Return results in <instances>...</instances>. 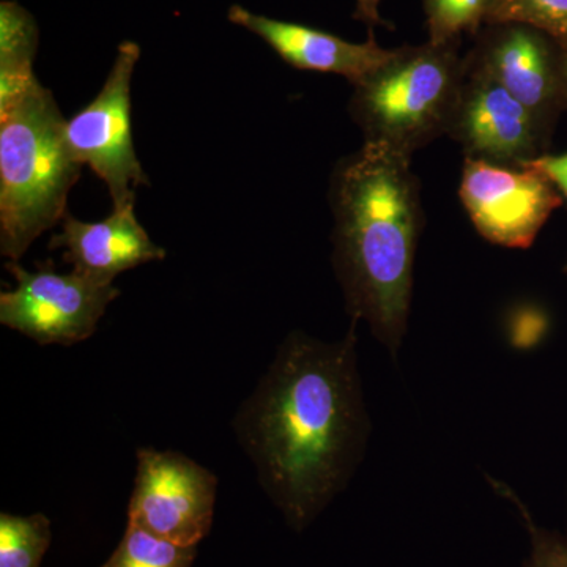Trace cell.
<instances>
[{"label":"cell","instance_id":"14","mask_svg":"<svg viewBox=\"0 0 567 567\" xmlns=\"http://www.w3.org/2000/svg\"><path fill=\"white\" fill-rule=\"evenodd\" d=\"M52 539L44 514H0V567H40Z\"/></svg>","mask_w":567,"mask_h":567},{"label":"cell","instance_id":"20","mask_svg":"<svg viewBox=\"0 0 567 567\" xmlns=\"http://www.w3.org/2000/svg\"><path fill=\"white\" fill-rule=\"evenodd\" d=\"M380 2L382 0H357V7H354V20L364 22L371 32L374 31L377 25L390 28V24L380 17Z\"/></svg>","mask_w":567,"mask_h":567},{"label":"cell","instance_id":"7","mask_svg":"<svg viewBox=\"0 0 567 567\" xmlns=\"http://www.w3.org/2000/svg\"><path fill=\"white\" fill-rule=\"evenodd\" d=\"M128 524L152 535L197 547L210 533L218 477L175 451L140 447Z\"/></svg>","mask_w":567,"mask_h":567},{"label":"cell","instance_id":"13","mask_svg":"<svg viewBox=\"0 0 567 567\" xmlns=\"http://www.w3.org/2000/svg\"><path fill=\"white\" fill-rule=\"evenodd\" d=\"M39 28L28 10L13 0L0 3V106H6L37 81L33 59Z\"/></svg>","mask_w":567,"mask_h":567},{"label":"cell","instance_id":"16","mask_svg":"<svg viewBox=\"0 0 567 567\" xmlns=\"http://www.w3.org/2000/svg\"><path fill=\"white\" fill-rule=\"evenodd\" d=\"M429 41L446 43L475 37L486 24L492 0H423Z\"/></svg>","mask_w":567,"mask_h":567},{"label":"cell","instance_id":"2","mask_svg":"<svg viewBox=\"0 0 567 567\" xmlns=\"http://www.w3.org/2000/svg\"><path fill=\"white\" fill-rule=\"evenodd\" d=\"M333 265L352 320H365L395 357L409 322L424 227L412 158L364 142L331 175Z\"/></svg>","mask_w":567,"mask_h":567},{"label":"cell","instance_id":"4","mask_svg":"<svg viewBox=\"0 0 567 567\" xmlns=\"http://www.w3.org/2000/svg\"><path fill=\"white\" fill-rule=\"evenodd\" d=\"M461 41L398 48L353 85L349 112L364 142L412 158L446 134L466 76Z\"/></svg>","mask_w":567,"mask_h":567},{"label":"cell","instance_id":"12","mask_svg":"<svg viewBox=\"0 0 567 567\" xmlns=\"http://www.w3.org/2000/svg\"><path fill=\"white\" fill-rule=\"evenodd\" d=\"M61 226L62 233L51 238L50 249H63V260L96 282L112 284L123 271L166 257V249L137 221L134 205L112 208L111 216L96 223L81 221L66 213Z\"/></svg>","mask_w":567,"mask_h":567},{"label":"cell","instance_id":"1","mask_svg":"<svg viewBox=\"0 0 567 567\" xmlns=\"http://www.w3.org/2000/svg\"><path fill=\"white\" fill-rule=\"evenodd\" d=\"M234 432L286 520L308 527L347 486L368 440L357 320L338 342L287 336Z\"/></svg>","mask_w":567,"mask_h":567},{"label":"cell","instance_id":"22","mask_svg":"<svg viewBox=\"0 0 567 567\" xmlns=\"http://www.w3.org/2000/svg\"><path fill=\"white\" fill-rule=\"evenodd\" d=\"M565 274L567 275V265H566V267H565Z\"/></svg>","mask_w":567,"mask_h":567},{"label":"cell","instance_id":"6","mask_svg":"<svg viewBox=\"0 0 567 567\" xmlns=\"http://www.w3.org/2000/svg\"><path fill=\"white\" fill-rule=\"evenodd\" d=\"M17 287L0 293V323L20 331L40 346H73L91 338L107 306L121 295L114 284L54 270L52 260L28 271L7 262Z\"/></svg>","mask_w":567,"mask_h":567},{"label":"cell","instance_id":"3","mask_svg":"<svg viewBox=\"0 0 567 567\" xmlns=\"http://www.w3.org/2000/svg\"><path fill=\"white\" fill-rule=\"evenodd\" d=\"M65 128L54 95L39 80L0 106V251L10 262L69 213L82 166Z\"/></svg>","mask_w":567,"mask_h":567},{"label":"cell","instance_id":"5","mask_svg":"<svg viewBox=\"0 0 567 567\" xmlns=\"http://www.w3.org/2000/svg\"><path fill=\"white\" fill-rule=\"evenodd\" d=\"M140 58V44L123 41L102 91L66 121L74 159L106 183L115 210L136 204V189L148 185L132 132V81Z\"/></svg>","mask_w":567,"mask_h":567},{"label":"cell","instance_id":"15","mask_svg":"<svg viewBox=\"0 0 567 567\" xmlns=\"http://www.w3.org/2000/svg\"><path fill=\"white\" fill-rule=\"evenodd\" d=\"M197 547H183L128 524L114 554L102 567H192Z\"/></svg>","mask_w":567,"mask_h":567},{"label":"cell","instance_id":"9","mask_svg":"<svg viewBox=\"0 0 567 567\" xmlns=\"http://www.w3.org/2000/svg\"><path fill=\"white\" fill-rule=\"evenodd\" d=\"M458 194L484 240L517 249L535 244L544 224L565 200L533 167L498 166L468 158Z\"/></svg>","mask_w":567,"mask_h":567},{"label":"cell","instance_id":"11","mask_svg":"<svg viewBox=\"0 0 567 567\" xmlns=\"http://www.w3.org/2000/svg\"><path fill=\"white\" fill-rule=\"evenodd\" d=\"M229 21L262 39L293 69L344 76L350 84L364 80L382 66L394 50H385L369 33L364 43H352L333 33L256 14L240 6L229 9Z\"/></svg>","mask_w":567,"mask_h":567},{"label":"cell","instance_id":"19","mask_svg":"<svg viewBox=\"0 0 567 567\" xmlns=\"http://www.w3.org/2000/svg\"><path fill=\"white\" fill-rule=\"evenodd\" d=\"M527 166L544 175L561 194L563 199L567 200V153H563V155H547V153H544L539 158L528 163Z\"/></svg>","mask_w":567,"mask_h":567},{"label":"cell","instance_id":"18","mask_svg":"<svg viewBox=\"0 0 567 567\" xmlns=\"http://www.w3.org/2000/svg\"><path fill=\"white\" fill-rule=\"evenodd\" d=\"M488 483L494 486L499 495L505 496L516 505L518 513L524 518V524L527 525L529 536H532V555H529L525 567H567V536L537 527L527 506L518 499V496L509 487L492 480V477H488Z\"/></svg>","mask_w":567,"mask_h":567},{"label":"cell","instance_id":"8","mask_svg":"<svg viewBox=\"0 0 567 567\" xmlns=\"http://www.w3.org/2000/svg\"><path fill=\"white\" fill-rule=\"evenodd\" d=\"M465 54L466 71L506 89L539 121L554 128L567 110L563 48L554 37L525 22L484 24Z\"/></svg>","mask_w":567,"mask_h":567},{"label":"cell","instance_id":"17","mask_svg":"<svg viewBox=\"0 0 567 567\" xmlns=\"http://www.w3.org/2000/svg\"><path fill=\"white\" fill-rule=\"evenodd\" d=\"M505 21L535 25L567 47V0H492L486 24Z\"/></svg>","mask_w":567,"mask_h":567},{"label":"cell","instance_id":"21","mask_svg":"<svg viewBox=\"0 0 567 567\" xmlns=\"http://www.w3.org/2000/svg\"><path fill=\"white\" fill-rule=\"evenodd\" d=\"M563 76H565L567 92V47L563 48Z\"/></svg>","mask_w":567,"mask_h":567},{"label":"cell","instance_id":"10","mask_svg":"<svg viewBox=\"0 0 567 567\" xmlns=\"http://www.w3.org/2000/svg\"><path fill=\"white\" fill-rule=\"evenodd\" d=\"M554 128L496 82L466 71L447 136L465 158L524 167L544 155Z\"/></svg>","mask_w":567,"mask_h":567}]
</instances>
